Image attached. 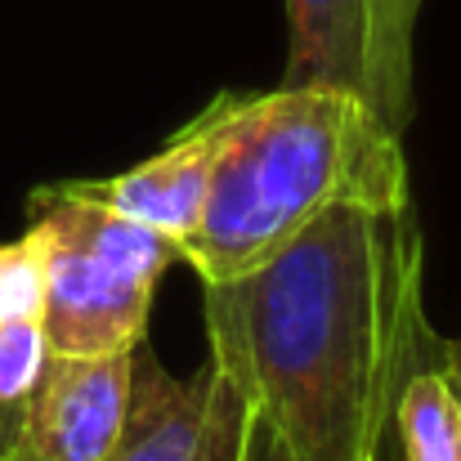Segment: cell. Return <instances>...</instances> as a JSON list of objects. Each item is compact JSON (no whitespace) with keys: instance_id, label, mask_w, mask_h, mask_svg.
<instances>
[{"instance_id":"6da1fadb","label":"cell","mask_w":461,"mask_h":461,"mask_svg":"<svg viewBox=\"0 0 461 461\" xmlns=\"http://www.w3.org/2000/svg\"><path fill=\"white\" fill-rule=\"evenodd\" d=\"M224 363L292 461H381L408 376L444 363L426 238L403 202H345L238 283L202 287Z\"/></svg>"},{"instance_id":"7a4b0ae2","label":"cell","mask_w":461,"mask_h":461,"mask_svg":"<svg viewBox=\"0 0 461 461\" xmlns=\"http://www.w3.org/2000/svg\"><path fill=\"white\" fill-rule=\"evenodd\" d=\"M403 140L358 90H251L193 233L175 247L202 287L269 265L345 202H403Z\"/></svg>"},{"instance_id":"3957f363","label":"cell","mask_w":461,"mask_h":461,"mask_svg":"<svg viewBox=\"0 0 461 461\" xmlns=\"http://www.w3.org/2000/svg\"><path fill=\"white\" fill-rule=\"evenodd\" d=\"M45 238L41 331L50 354H131L149 336L153 296L179 256L157 229L81 197L68 179L27 193Z\"/></svg>"},{"instance_id":"277c9868","label":"cell","mask_w":461,"mask_h":461,"mask_svg":"<svg viewBox=\"0 0 461 461\" xmlns=\"http://www.w3.org/2000/svg\"><path fill=\"white\" fill-rule=\"evenodd\" d=\"M256 403L242 381L206 354L193 376H170L149 340L135 345V390L108 461H247Z\"/></svg>"},{"instance_id":"5b68a950","label":"cell","mask_w":461,"mask_h":461,"mask_svg":"<svg viewBox=\"0 0 461 461\" xmlns=\"http://www.w3.org/2000/svg\"><path fill=\"white\" fill-rule=\"evenodd\" d=\"M242 108H247V90H224L188 126H179L153 157L135 161L131 170L104 175V179H68V184L81 197L104 202V206L149 224L179 247L193 233V224L202 220V206L211 197L220 157L238 131Z\"/></svg>"},{"instance_id":"8992f818","label":"cell","mask_w":461,"mask_h":461,"mask_svg":"<svg viewBox=\"0 0 461 461\" xmlns=\"http://www.w3.org/2000/svg\"><path fill=\"white\" fill-rule=\"evenodd\" d=\"M135 390L131 354H50L9 461H108Z\"/></svg>"},{"instance_id":"52a82bcc","label":"cell","mask_w":461,"mask_h":461,"mask_svg":"<svg viewBox=\"0 0 461 461\" xmlns=\"http://www.w3.org/2000/svg\"><path fill=\"white\" fill-rule=\"evenodd\" d=\"M367 27L363 0H287L283 86H340L363 95Z\"/></svg>"},{"instance_id":"ba28073f","label":"cell","mask_w":461,"mask_h":461,"mask_svg":"<svg viewBox=\"0 0 461 461\" xmlns=\"http://www.w3.org/2000/svg\"><path fill=\"white\" fill-rule=\"evenodd\" d=\"M426 0H363L367 27V68H363V99L372 113L403 140L417 113L412 95V63H417V23Z\"/></svg>"},{"instance_id":"9c48e42d","label":"cell","mask_w":461,"mask_h":461,"mask_svg":"<svg viewBox=\"0 0 461 461\" xmlns=\"http://www.w3.org/2000/svg\"><path fill=\"white\" fill-rule=\"evenodd\" d=\"M394 430L403 439V461H461V394L444 363L408 376Z\"/></svg>"},{"instance_id":"30bf717a","label":"cell","mask_w":461,"mask_h":461,"mask_svg":"<svg viewBox=\"0 0 461 461\" xmlns=\"http://www.w3.org/2000/svg\"><path fill=\"white\" fill-rule=\"evenodd\" d=\"M45 358H50V349H45L41 318L0 322V461H9L18 435H23L27 403L36 394Z\"/></svg>"},{"instance_id":"8fae6325","label":"cell","mask_w":461,"mask_h":461,"mask_svg":"<svg viewBox=\"0 0 461 461\" xmlns=\"http://www.w3.org/2000/svg\"><path fill=\"white\" fill-rule=\"evenodd\" d=\"M45 301V238L27 224L23 238L0 242V322L41 318Z\"/></svg>"},{"instance_id":"7c38bea8","label":"cell","mask_w":461,"mask_h":461,"mask_svg":"<svg viewBox=\"0 0 461 461\" xmlns=\"http://www.w3.org/2000/svg\"><path fill=\"white\" fill-rule=\"evenodd\" d=\"M247 461H292V453L283 448V439H278V430L256 412V421H251V439H247Z\"/></svg>"},{"instance_id":"4fadbf2b","label":"cell","mask_w":461,"mask_h":461,"mask_svg":"<svg viewBox=\"0 0 461 461\" xmlns=\"http://www.w3.org/2000/svg\"><path fill=\"white\" fill-rule=\"evenodd\" d=\"M444 372H448V381L457 385V394H461V336L444 345Z\"/></svg>"}]
</instances>
